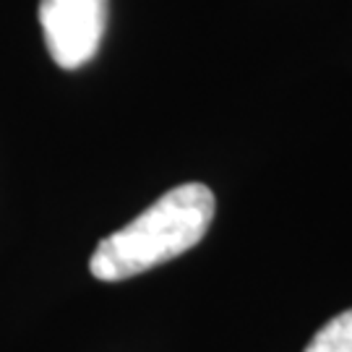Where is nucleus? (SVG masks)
Returning <instances> with one entry per match:
<instances>
[{
	"label": "nucleus",
	"instance_id": "obj_1",
	"mask_svg": "<svg viewBox=\"0 0 352 352\" xmlns=\"http://www.w3.org/2000/svg\"><path fill=\"white\" fill-rule=\"evenodd\" d=\"M214 209V193L204 183L170 188L133 222L100 240L89 272L100 282H120L173 261L201 243L212 227Z\"/></svg>",
	"mask_w": 352,
	"mask_h": 352
},
{
	"label": "nucleus",
	"instance_id": "obj_2",
	"mask_svg": "<svg viewBox=\"0 0 352 352\" xmlns=\"http://www.w3.org/2000/svg\"><path fill=\"white\" fill-rule=\"evenodd\" d=\"M110 0H39L47 52L60 68L87 65L102 45Z\"/></svg>",
	"mask_w": 352,
	"mask_h": 352
},
{
	"label": "nucleus",
	"instance_id": "obj_3",
	"mask_svg": "<svg viewBox=\"0 0 352 352\" xmlns=\"http://www.w3.org/2000/svg\"><path fill=\"white\" fill-rule=\"evenodd\" d=\"M305 352H352V308L318 329Z\"/></svg>",
	"mask_w": 352,
	"mask_h": 352
}]
</instances>
